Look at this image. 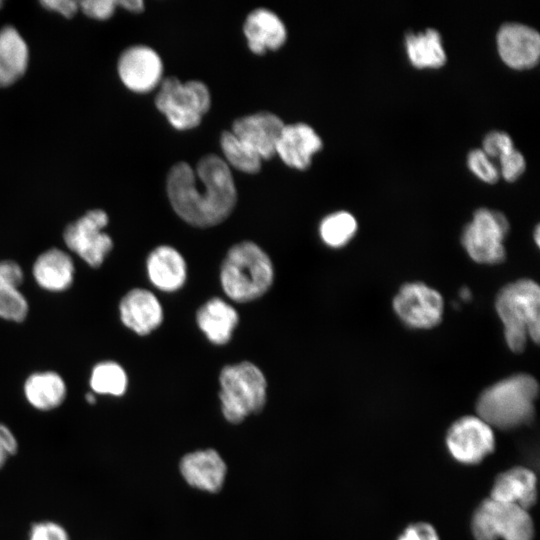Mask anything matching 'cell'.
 <instances>
[{"label":"cell","instance_id":"obj_9","mask_svg":"<svg viewBox=\"0 0 540 540\" xmlns=\"http://www.w3.org/2000/svg\"><path fill=\"white\" fill-rule=\"evenodd\" d=\"M108 215L100 209L88 211L67 225L63 233L66 246L89 266L100 267L113 248L111 237L103 232Z\"/></svg>","mask_w":540,"mask_h":540},{"label":"cell","instance_id":"obj_23","mask_svg":"<svg viewBox=\"0 0 540 540\" xmlns=\"http://www.w3.org/2000/svg\"><path fill=\"white\" fill-rule=\"evenodd\" d=\"M23 279L22 268L17 262H0V318L15 322L26 318L28 302L18 289Z\"/></svg>","mask_w":540,"mask_h":540},{"label":"cell","instance_id":"obj_38","mask_svg":"<svg viewBox=\"0 0 540 540\" xmlns=\"http://www.w3.org/2000/svg\"><path fill=\"white\" fill-rule=\"evenodd\" d=\"M116 4L134 13H139L144 9V3L142 0H120L116 1Z\"/></svg>","mask_w":540,"mask_h":540},{"label":"cell","instance_id":"obj_36","mask_svg":"<svg viewBox=\"0 0 540 540\" xmlns=\"http://www.w3.org/2000/svg\"><path fill=\"white\" fill-rule=\"evenodd\" d=\"M41 4L49 10L60 13L64 17H72L79 8L78 2L74 0H45Z\"/></svg>","mask_w":540,"mask_h":540},{"label":"cell","instance_id":"obj_32","mask_svg":"<svg viewBox=\"0 0 540 540\" xmlns=\"http://www.w3.org/2000/svg\"><path fill=\"white\" fill-rule=\"evenodd\" d=\"M514 149L511 137L502 131H491L483 139L482 150L488 157H500Z\"/></svg>","mask_w":540,"mask_h":540},{"label":"cell","instance_id":"obj_10","mask_svg":"<svg viewBox=\"0 0 540 540\" xmlns=\"http://www.w3.org/2000/svg\"><path fill=\"white\" fill-rule=\"evenodd\" d=\"M446 445L451 456L468 465L480 463L495 448L492 427L479 416H464L448 429Z\"/></svg>","mask_w":540,"mask_h":540},{"label":"cell","instance_id":"obj_26","mask_svg":"<svg viewBox=\"0 0 540 540\" xmlns=\"http://www.w3.org/2000/svg\"><path fill=\"white\" fill-rule=\"evenodd\" d=\"M405 46L408 58L415 67L437 68L446 62L441 36L433 28L418 33H407Z\"/></svg>","mask_w":540,"mask_h":540},{"label":"cell","instance_id":"obj_6","mask_svg":"<svg viewBox=\"0 0 540 540\" xmlns=\"http://www.w3.org/2000/svg\"><path fill=\"white\" fill-rule=\"evenodd\" d=\"M155 104L174 128L187 130L200 124L202 116L210 108L211 97L201 81L182 83L178 78L169 76L162 79Z\"/></svg>","mask_w":540,"mask_h":540},{"label":"cell","instance_id":"obj_40","mask_svg":"<svg viewBox=\"0 0 540 540\" xmlns=\"http://www.w3.org/2000/svg\"><path fill=\"white\" fill-rule=\"evenodd\" d=\"M471 296H472V295H471V292H470V289H469V288H467V287L461 288V290H460V297H461L462 300L468 301V300L471 299Z\"/></svg>","mask_w":540,"mask_h":540},{"label":"cell","instance_id":"obj_33","mask_svg":"<svg viewBox=\"0 0 540 540\" xmlns=\"http://www.w3.org/2000/svg\"><path fill=\"white\" fill-rule=\"evenodd\" d=\"M501 174L507 181L516 180L525 170V158L517 149L501 155L500 157Z\"/></svg>","mask_w":540,"mask_h":540},{"label":"cell","instance_id":"obj_5","mask_svg":"<svg viewBox=\"0 0 540 540\" xmlns=\"http://www.w3.org/2000/svg\"><path fill=\"white\" fill-rule=\"evenodd\" d=\"M221 411L224 418L239 424L261 412L267 401V381L253 363L243 361L225 366L219 376Z\"/></svg>","mask_w":540,"mask_h":540},{"label":"cell","instance_id":"obj_12","mask_svg":"<svg viewBox=\"0 0 540 540\" xmlns=\"http://www.w3.org/2000/svg\"><path fill=\"white\" fill-rule=\"evenodd\" d=\"M118 73L123 84L137 93L153 90L162 81L163 64L150 47L137 45L126 49L118 61Z\"/></svg>","mask_w":540,"mask_h":540},{"label":"cell","instance_id":"obj_25","mask_svg":"<svg viewBox=\"0 0 540 540\" xmlns=\"http://www.w3.org/2000/svg\"><path fill=\"white\" fill-rule=\"evenodd\" d=\"M29 61L28 46L12 26L0 30V86L17 81L26 71Z\"/></svg>","mask_w":540,"mask_h":540},{"label":"cell","instance_id":"obj_18","mask_svg":"<svg viewBox=\"0 0 540 540\" xmlns=\"http://www.w3.org/2000/svg\"><path fill=\"white\" fill-rule=\"evenodd\" d=\"M490 498L528 510L537 499V478L525 467H513L500 473L492 486Z\"/></svg>","mask_w":540,"mask_h":540},{"label":"cell","instance_id":"obj_19","mask_svg":"<svg viewBox=\"0 0 540 540\" xmlns=\"http://www.w3.org/2000/svg\"><path fill=\"white\" fill-rule=\"evenodd\" d=\"M243 30L250 50L259 55L266 50L279 49L287 37L284 23L275 13L265 8H257L249 13Z\"/></svg>","mask_w":540,"mask_h":540},{"label":"cell","instance_id":"obj_13","mask_svg":"<svg viewBox=\"0 0 540 540\" xmlns=\"http://www.w3.org/2000/svg\"><path fill=\"white\" fill-rule=\"evenodd\" d=\"M496 42L501 59L511 68H531L539 60L540 36L528 25L504 23L497 32Z\"/></svg>","mask_w":540,"mask_h":540},{"label":"cell","instance_id":"obj_41","mask_svg":"<svg viewBox=\"0 0 540 540\" xmlns=\"http://www.w3.org/2000/svg\"><path fill=\"white\" fill-rule=\"evenodd\" d=\"M85 400L91 404V405H94L96 403V396L93 392H88L86 395H85Z\"/></svg>","mask_w":540,"mask_h":540},{"label":"cell","instance_id":"obj_21","mask_svg":"<svg viewBox=\"0 0 540 540\" xmlns=\"http://www.w3.org/2000/svg\"><path fill=\"white\" fill-rule=\"evenodd\" d=\"M74 272L75 267L70 255L55 247L40 254L32 268L37 284L51 292L68 289L73 282Z\"/></svg>","mask_w":540,"mask_h":540},{"label":"cell","instance_id":"obj_7","mask_svg":"<svg viewBox=\"0 0 540 540\" xmlns=\"http://www.w3.org/2000/svg\"><path fill=\"white\" fill-rule=\"evenodd\" d=\"M475 540H532L534 524L528 511L491 498L482 501L471 521Z\"/></svg>","mask_w":540,"mask_h":540},{"label":"cell","instance_id":"obj_17","mask_svg":"<svg viewBox=\"0 0 540 540\" xmlns=\"http://www.w3.org/2000/svg\"><path fill=\"white\" fill-rule=\"evenodd\" d=\"M322 147V140L305 123L284 125L276 145V154L291 168L304 170Z\"/></svg>","mask_w":540,"mask_h":540},{"label":"cell","instance_id":"obj_30","mask_svg":"<svg viewBox=\"0 0 540 540\" xmlns=\"http://www.w3.org/2000/svg\"><path fill=\"white\" fill-rule=\"evenodd\" d=\"M469 169L481 180L494 183L499 178V172L482 149H473L468 153Z\"/></svg>","mask_w":540,"mask_h":540},{"label":"cell","instance_id":"obj_16","mask_svg":"<svg viewBox=\"0 0 540 540\" xmlns=\"http://www.w3.org/2000/svg\"><path fill=\"white\" fill-rule=\"evenodd\" d=\"M122 323L138 335H147L163 321V310L156 296L143 288L126 293L120 301Z\"/></svg>","mask_w":540,"mask_h":540},{"label":"cell","instance_id":"obj_11","mask_svg":"<svg viewBox=\"0 0 540 540\" xmlns=\"http://www.w3.org/2000/svg\"><path fill=\"white\" fill-rule=\"evenodd\" d=\"M393 308L406 325L429 329L442 319L443 299L438 291L423 283H407L394 297Z\"/></svg>","mask_w":540,"mask_h":540},{"label":"cell","instance_id":"obj_31","mask_svg":"<svg viewBox=\"0 0 540 540\" xmlns=\"http://www.w3.org/2000/svg\"><path fill=\"white\" fill-rule=\"evenodd\" d=\"M27 540H71L68 530L59 522L41 520L29 529Z\"/></svg>","mask_w":540,"mask_h":540},{"label":"cell","instance_id":"obj_24","mask_svg":"<svg viewBox=\"0 0 540 540\" xmlns=\"http://www.w3.org/2000/svg\"><path fill=\"white\" fill-rule=\"evenodd\" d=\"M27 402L36 410L51 411L66 399L67 387L63 378L56 372H35L24 383Z\"/></svg>","mask_w":540,"mask_h":540},{"label":"cell","instance_id":"obj_39","mask_svg":"<svg viewBox=\"0 0 540 540\" xmlns=\"http://www.w3.org/2000/svg\"><path fill=\"white\" fill-rule=\"evenodd\" d=\"M397 540H417L413 532L409 527H406L403 534H401Z\"/></svg>","mask_w":540,"mask_h":540},{"label":"cell","instance_id":"obj_34","mask_svg":"<svg viewBox=\"0 0 540 540\" xmlns=\"http://www.w3.org/2000/svg\"><path fill=\"white\" fill-rule=\"evenodd\" d=\"M19 451V441L14 432L4 423L0 422V470Z\"/></svg>","mask_w":540,"mask_h":540},{"label":"cell","instance_id":"obj_2","mask_svg":"<svg viewBox=\"0 0 540 540\" xmlns=\"http://www.w3.org/2000/svg\"><path fill=\"white\" fill-rule=\"evenodd\" d=\"M538 383L530 375L517 374L485 389L476 403L477 416L491 427L512 429L534 415Z\"/></svg>","mask_w":540,"mask_h":540},{"label":"cell","instance_id":"obj_27","mask_svg":"<svg viewBox=\"0 0 540 540\" xmlns=\"http://www.w3.org/2000/svg\"><path fill=\"white\" fill-rule=\"evenodd\" d=\"M89 385L94 394L120 397L126 392L128 378L121 365L114 361H103L93 367Z\"/></svg>","mask_w":540,"mask_h":540},{"label":"cell","instance_id":"obj_14","mask_svg":"<svg viewBox=\"0 0 540 540\" xmlns=\"http://www.w3.org/2000/svg\"><path fill=\"white\" fill-rule=\"evenodd\" d=\"M284 125L277 115L262 111L236 119L231 132L262 160H268L276 154Z\"/></svg>","mask_w":540,"mask_h":540},{"label":"cell","instance_id":"obj_8","mask_svg":"<svg viewBox=\"0 0 540 540\" xmlns=\"http://www.w3.org/2000/svg\"><path fill=\"white\" fill-rule=\"evenodd\" d=\"M508 229V220L501 212L480 208L464 228L461 241L474 261L499 263L505 258L503 240Z\"/></svg>","mask_w":540,"mask_h":540},{"label":"cell","instance_id":"obj_42","mask_svg":"<svg viewBox=\"0 0 540 540\" xmlns=\"http://www.w3.org/2000/svg\"><path fill=\"white\" fill-rule=\"evenodd\" d=\"M539 234H540L539 226H536L535 231H534V239L537 245H539V240H540Z\"/></svg>","mask_w":540,"mask_h":540},{"label":"cell","instance_id":"obj_4","mask_svg":"<svg viewBox=\"0 0 540 540\" xmlns=\"http://www.w3.org/2000/svg\"><path fill=\"white\" fill-rule=\"evenodd\" d=\"M495 307L513 352L523 351L528 338L539 342L540 289L536 282L521 279L506 285L497 295Z\"/></svg>","mask_w":540,"mask_h":540},{"label":"cell","instance_id":"obj_37","mask_svg":"<svg viewBox=\"0 0 540 540\" xmlns=\"http://www.w3.org/2000/svg\"><path fill=\"white\" fill-rule=\"evenodd\" d=\"M409 528L417 540H439L436 530L429 523L418 522L409 525Z\"/></svg>","mask_w":540,"mask_h":540},{"label":"cell","instance_id":"obj_29","mask_svg":"<svg viewBox=\"0 0 540 540\" xmlns=\"http://www.w3.org/2000/svg\"><path fill=\"white\" fill-rule=\"evenodd\" d=\"M357 230L356 219L346 211L326 216L320 223L319 232L323 242L330 247L344 246Z\"/></svg>","mask_w":540,"mask_h":540},{"label":"cell","instance_id":"obj_3","mask_svg":"<svg viewBox=\"0 0 540 540\" xmlns=\"http://www.w3.org/2000/svg\"><path fill=\"white\" fill-rule=\"evenodd\" d=\"M273 278L269 256L251 241L232 246L221 265L222 288L235 302L245 303L261 297L271 287Z\"/></svg>","mask_w":540,"mask_h":540},{"label":"cell","instance_id":"obj_35","mask_svg":"<svg viewBox=\"0 0 540 540\" xmlns=\"http://www.w3.org/2000/svg\"><path fill=\"white\" fill-rule=\"evenodd\" d=\"M82 11L93 19L106 20L110 18L116 8L114 0H86L78 3Z\"/></svg>","mask_w":540,"mask_h":540},{"label":"cell","instance_id":"obj_28","mask_svg":"<svg viewBox=\"0 0 540 540\" xmlns=\"http://www.w3.org/2000/svg\"><path fill=\"white\" fill-rule=\"evenodd\" d=\"M220 145L227 160L226 163L237 170L249 174L260 170L262 162L260 156L243 144L231 131L222 133Z\"/></svg>","mask_w":540,"mask_h":540},{"label":"cell","instance_id":"obj_22","mask_svg":"<svg viewBox=\"0 0 540 540\" xmlns=\"http://www.w3.org/2000/svg\"><path fill=\"white\" fill-rule=\"evenodd\" d=\"M238 313L227 302L213 298L203 304L196 314L200 330L216 345L229 342L238 324Z\"/></svg>","mask_w":540,"mask_h":540},{"label":"cell","instance_id":"obj_43","mask_svg":"<svg viewBox=\"0 0 540 540\" xmlns=\"http://www.w3.org/2000/svg\"><path fill=\"white\" fill-rule=\"evenodd\" d=\"M2 5H3V2H2V1H0V8L2 7Z\"/></svg>","mask_w":540,"mask_h":540},{"label":"cell","instance_id":"obj_20","mask_svg":"<svg viewBox=\"0 0 540 540\" xmlns=\"http://www.w3.org/2000/svg\"><path fill=\"white\" fill-rule=\"evenodd\" d=\"M146 266L151 283L162 291H176L186 281V262L182 255L171 246L156 247L149 254Z\"/></svg>","mask_w":540,"mask_h":540},{"label":"cell","instance_id":"obj_1","mask_svg":"<svg viewBox=\"0 0 540 540\" xmlns=\"http://www.w3.org/2000/svg\"><path fill=\"white\" fill-rule=\"evenodd\" d=\"M167 194L176 214L201 228L223 222L237 200L231 170L215 154L202 157L195 171L186 162L173 165L167 176Z\"/></svg>","mask_w":540,"mask_h":540},{"label":"cell","instance_id":"obj_15","mask_svg":"<svg viewBox=\"0 0 540 540\" xmlns=\"http://www.w3.org/2000/svg\"><path fill=\"white\" fill-rule=\"evenodd\" d=\"M179 469L189 486L209 493L222 489L227 474L225 461L211 448L185 454L180 460Z\"/></svg>","mask_w":540,"mask_h":540}]
</instances>
